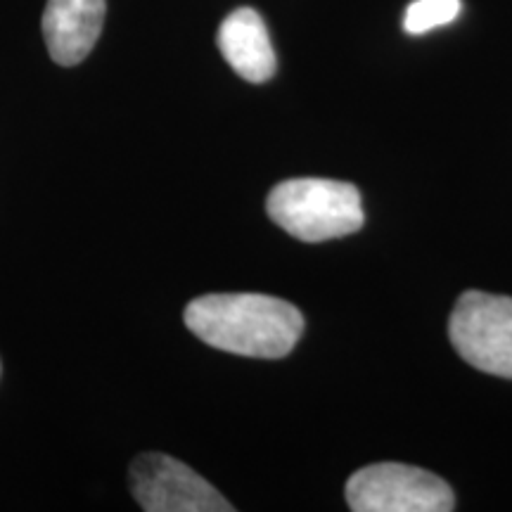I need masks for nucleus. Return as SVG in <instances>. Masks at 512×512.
Returning <instances> with one entry per match:
<instances>
[{"instance_id":"20e7f679","label":"nucleus","mask_w":512,"mask_h":512,"mask_svg":"<svg viewBox=\"0 0 512 512\" xmlns=\"http://www.w3.org/2000/svg\"><path fill=\"white\" fill-rule=\"evenodd\" d=\"M460 358L482 373L512 380V299L501 294L465 292L448 323Z\"/></svg>"},{"instance_id":"0eeeda50","label":"nucleus","mask_w":512,"mask_h":512,"mask_svg":"<svg viewBox=\"0 0 512 512\" xmlns=\"http://www.w3.org/2000/svg\"><path fill=\"white\" fill-rule=\"evenodd\" d=\"M219 50L226 62L249 83H264L278 69L275 50L261 15L240 8L221 22Z\"/></svg>"},{"instance_id":"7ed1b4c3","label":"nucleus","mask_w":512,"mask_h":512,"mask_svg":"<svg viewBox=\"0 0 512 512\" xmlns=\"http://www.w3.org/2000/svg\"><path fill=\"white\" fill-rule=\"evenodd\" d=\"M347 503L354 512H448L456 508V496L432 472L401 463H377L351 475Z\"/></svg>"},{"instance_id":"f257e3e1","label":"nucleus","mask_w":512,"mask_h":512,"mask_svg":"<svg viewBox=\"0 0 512 512\" xmlns=\"http://www.w3.org/2000/svg\"><path fill=\"white\" fill-rule=\"evenodd\" d=\"M183 318L204 344L249 358H283L304 332L297 306L254 292L204 294L188 304Z\"/></svg>"},{"instance_id":"39448f33","label":"nucleus","mask_w":512,"mask_h":512,"mask_svg":"<svg viewBox=\"0 0 512 512\" xmlns=\"http://www.w3.org/2000/svg\"><path fill=\"white\" fill-rule=\"evenodd\" d=\"M131 491L145 512H233L207 479L164 453H143L131 465Z\"/></svg>"},{"instance_id":"f03ea898","label":"nucleus","mask_w":512,"mask_h":512,"mask_svg":"<svg viewBox=\"0 0 512 512\" xmlns=\"http://www.w3.org/2000/svg\"><path fill=\"white\" fill-rule=\"evenodd\" d=\"M268 216L304 242L344 238L363 228L361 192L330 178H290L275 185L266 200Z\"/></svg>"},{"instance_id":"423d86ee","label":"nucleus","mask_w":512,"mask_h":512,"mask_svg":"<svg viewBox=\"0 0 512 512\" xmlns=\"http://www.w3.org/2000/svg\"><path fill=\"white\" fill-rule=\"evenodd\" d=\"M105 10V0H48L43 38L50 57L62 67L86 60L100 38Z\"/></svg>"},{"instance_id":"6e6552de","label":"nucleus","mask_w":512,"mask_h":512,"mask_svg":"<svg viewBox=\"0 0 512 512\" xmlns=\"http://www.w3.org/2000/svg\"><path fill=\"white\" fill-rule=\"evenodd\" d=\"M460 15V0H415L408 5L403 17V29L408 34H427V31L451 24Z\"/></svg>"}]
</instances>
